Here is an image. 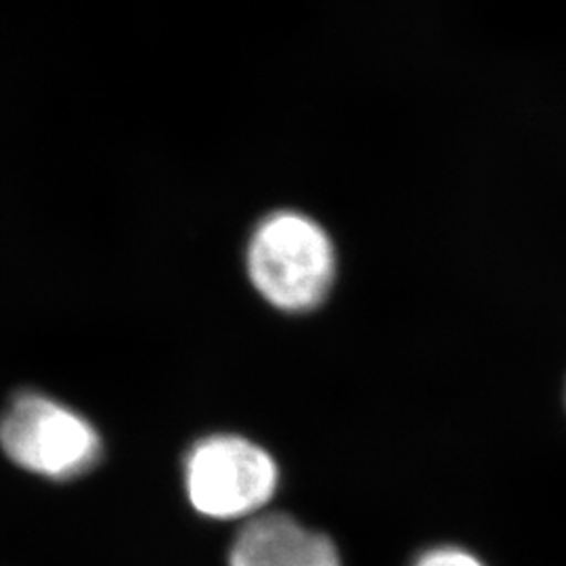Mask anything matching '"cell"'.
<instances>
[{
	"instance_id": "cell-1",
	"label": "cell",
	"mask_w": 566,
	"mask_h": 566,
	"mask_svg": "<svg viewBox=\"0 0 566 566\" xmlns=\"http://www.w3.org/2000/svg\"><path fill=\"white\" fill-rule=\"evenodd\" d=\"M245 273L264 303L283 313H308L327 301L336 282V243L308 212L275 208L248 235Z\"/></svg>"
},
{
	"instance_id": "cell-2",
	"label": "cell",
	"mask_w": 566,
	"mask_h": 566,
	"mask_svg": "<svg viewBox=\"0 0 566 566\" xmlns=\"http://www.w3.org/2000/svg\"><path fill=\"white\" fill-rule=\"evenodd\" d=\"M280 472L263 447L217 434L200 441L185 462L191 506L217 521L254 518L275 495Z\"/></svg>"
},
{
	"instance_id": "cell-3",
	"label": "cell",
	"mask_w": 566,
	"mask_h": 566,
	"mask_svg": "<svg viewBox=\"0 0 566 566\" xmlns=\"http://www.w3.org/2000/svg\"><path fill=\"white\" fill-rule=\"evenodd\" d=\"M0 446L21 468L53 481L76 479L102 458L97 430L44 395L23 392L0 420Z\"/></svg>"
},
{
	"instance_id": "cell-4",
	"label": "cell",
	"mask_w": 566,
	"mask_h": 566,
	"mask_svg": "<svg viewBox=\"0 0 566 566\" xmlns=\"http://www.w3.org/2000/svg\"><path fill=\"white\" fill-rule=\"evenodd\" d=\"M231 566H343L340 554L317 531H311L285 514H263L240 528Z\"/></svg>"
},
{
	"instance_id": "cell-5",
	"label": "cell",
	"mask_w": 566,
	"mask_h": 566,
	"mask_svg": "<svg viewBox=\"0 0 566 566\" xmlns=\"http://www.w3.org/2000/svg\"><path fill=\"white\" fill-rule=\"evenodd\" d=\"M413 566H485L460 547H437L426 552Z\"/></svg>"
}]
</instances>
